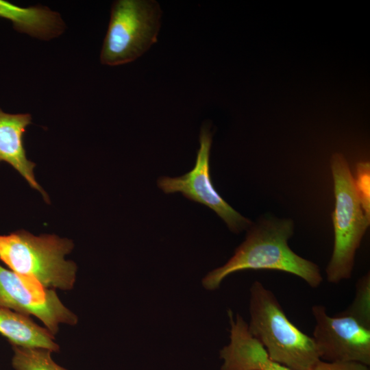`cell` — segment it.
<instances>
[{
  "mask_svg": "<svg viewBox=\"0 0 370 370\" xmlns=\"http://www.w3.org/2000/svg\"><path fill=\"white\" fill-rule=\"evenodd\" d=\"M230 342L219 351L221 370H291L272 360L249 331L243 317L229 309Z\"/></svg>",
  "mask_w": 370,
  "mask_h": 370,
  "instance_id": "cell-9",
  "label": "cell"
},
{
  "mask_svg": "<svg viewBox=\"0 0 370 370\" xmlns=\"http://www.w3.org/2000/svg\"><path fill=\"white\" fill-rule=\"evenodd\" d=\"M312 338L321 360L357 362L370 365V329L349 316L328 314L323 305H314Z\"/></svg>",
  "mask_w": 370,
  "mask_h": 370,
  "instance_id": "cell-8",
  "label": "cell"
},
{
  "mask_svg": "<svg viewBox=\"0 0 370 370\" xmlns=\"http://www.w3.org/2000/svg\"><path fill=\"white\" fill-rule=\"evenodd\" d=\"M0 334L12 345L58 352L53 334L34 322L28 315L0 308Z\"/></svg>",
  "mask_w": 370,
  "mask_h": 370,
  "instance_id": "cell-12",
  "label": "cell"
},
{
  "mask_svg": "<svg viewBox=\"0 0 370 370\" xmlns=\"http://www.w3.org/2000/svg\"><path fill=\"white\" fill-rule=\"evenodd\" d=\"M337 314L349 316L370 329V274L366 273L356 283L355 297L345 310Z\"/></svg>",
  "mask_w": 370,
  "mask_h": 370,
  "instance_id": "cell-14",
  "label": "cell"
},
{
  "mask_svg": "<svg viewBox=\"0 0 370 370\" xmlns=\"http://www.w3.org/2000/svg\"><path fill=\"white\" fill-rule=\"evenodd\" d=\"M312 370H370L369 366L357 362H325L320 360Z\"/></svg>",
  "mask_w": 370,
  "mask_h": 370,
  "instance_id": "cell-16",
  "label": "cell"
},
{
  "mask_svg": "<svg viewBox=\"0 0 370 370\" xmlns=\"http://www.w3.org/2000/svg\"><path fill=\"white\" fill-rule=\"evenodd\" d=\"M31 123L32 116L29 113L10 114L0 108V162L10 164L49 203L47 194L34 177L33 170L36 164L27 159L23 145V135Z\"/></svg>",
  "mask_w": 370,
  "mask_h": 370,
  "instance_id": "cell-10",
  "label": "cell"
},
{
  "mask_svg": "<svg viewBox=\"0 0 370 370\" xmlns=\"http://www.w3.org/2000/svg\"><path fill=\"white\" fill-rule=\"evenodd\" d=\"M0 17L10 20L17 32L43 40L59 36L66 28L58 12L42 5L23 8L0 0Z\"/></svg>",
  "mask_w": 370,
  "mask_h": 370,
  "instance_id": "cell-11",
  "label": "cell"
},
{
  "mask_svg": "<svg viewBox=\"0 0 370 370\" xmlns=\"http://www.w3.org/2000/svg\"><path fill=\"white\" fill-rule=\"evenodd\" d=\"M72 241L53 234L36 236L21 230L0 235V260L14 273L32 278L45 288L71 290L77 266L64 256Z\"/></svg>",
  "mask_w": 370,
  "mask_h": 370,
  "instance_id": "cell-3",
  "label": "cell"
},
{
  "mask_svg": "<svg viewBox=\"0 0 370 370\" xmlns=\"http://www.w3.org/2000/svg\"><path fill=\"white\" fill-rule=\"evenodd\" d=\"M249 331L270 358L291 370H312L321 360L312 337L287 317L277 297L262 283L250 287Z\"/></svg>",
  "mask_w": 370,
  "mask_h": 370,
  "instance_id": "cell-2",
  "label": "cell"
},
{
  "mask_svg": "<svg viewBox=\"0 0 370 370\" xmlns=\"http://www.w3.org/2000/svg\"><path fill=\"white\" fill-rule=\"evenodd\" d=\"M12 346V365L15 370H66L53 360L49 349Z\"/></svg>",
  "mask_w": 370,
  "mask_h": 370,
  "instance_id": "cell-13",
  "label": "cell"
},
{
  "mask_svg": "<svg viewBox=\"0 0 370 370\" xmlns=\"http://www.w3.org/2000/svg\"><path fill=\"white\" fill-rule=\"evenodd\" d=\"M199 148L191 171L177 177H161L158 186L165 193H181L186 198L208 207L221 217L229 229L238 233L251 225V222L232 208L217 192L210 173L212 133L204 124L199 134Z\"/></svg>",
  "mask_w": 370,
  "mask_h": 370,
  "instance_id": "cell-6",
  "label": "cell"
},
{
  "mask_svg": "<svg viewBox=\"0 0 370 370\" xmlns=\"http://www.w3.org/2000/svg\"><path fill=\"white\" fill-rule=\"evenodd\" d=\"M0 308L36 316L53 335L58 332L60 323L73 325L77 322V316L63 305L55 291L1 264Z\"/></svg>",
  "mask_w": 370,
  "mask_h": 370,
  "instance_id": "cell-7",
  "label": "cell"
},
{
  "mask_svg": "<svg viewBox=\"0 0 370 370\" xmlns=\"http://www.w3.org/2000/svg\"><path fill=\"white\" fill-rule=\"evenodd\" d=\"M162 12L153 0H117L111 8L100 61L108 66L133 62L157 42Z\"/></svg>",
  "mask_w": 370,
  "mask_h": 370,
  "instance_id": "cell-5",
  "label": "cell"
},
{
  "mask_svg": "<svg viewBox=\"0 0 370 370\" xmlns=\"http://www.w3.org/2000/svg\"><path fill=\"white\" fill-rule=\"evenodd\" d=\"M335 208L332 213L334 242L326 267L328 282L337 284L352 277L356 251L370 222V208L356 189L348 163L341 153L331 158Z\"/></svg>",
  "mask_w": 370,
  "mask_h": 370,
  "instance_id": "cell-4",
  "label": "cell"
},
{
  "mask_svg": "<svg viewBox=\"0 0 370 370\" xmlns=\"http://www.w3.org/2000/svg\"><path fill=\"white\" fill-rule=\"evenodd\" d=\"M356 168V177L354 179L356 189L365 206L370 208L369 163L360 162Z\"/></svg>",
  "mask_w": 370,
  "mask_h": 370,
  "instance_id": "cell-15",
  "label": "cell"
},
{
  "mask_svg": "<svg viewBox=\"0 0 370 370\" xmlns=\"http://www.w3.org/2000/svg\"><path fill=\"white\" fill-rule=\"evenodd\" d=\"M293 228L291 219H273L251 227L227 262L203 278V287L215 291L228 275L249 269L286 272L301 278L312 288L318 287L323 281L318 265L295 254L288 245Z\"/></svg>",
  "mask_w": 370,
  "mask_h": 370,
  "instance_id": "cell-1",
  "label": "cell"
}]
</instances>
